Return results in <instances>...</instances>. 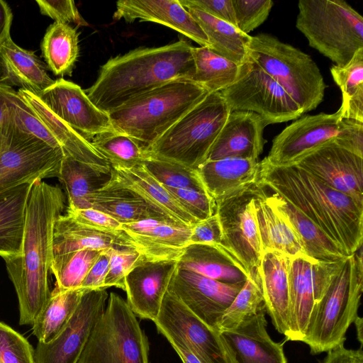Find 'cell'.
Segmentation results:
<instances>
[{
    "mask_svg": "<svg viewBox=\"0 0 363 363\" xmlns=\"http://www.w3.org/2000/svg\"><path fill=\"white\" fill-rule=\"evenodd\" d=\"M65 208L57 186L33 182L26 206L21 254L4 258L18 299L19 324L32 325L51 291L48 275L52 259L53 229Z\"/></svg>",
    "mask_w": 363,
    "mask_h": 363,
    "instance_id": "6da1fadb",
    "label": "cell"
},
{
    "mask_svg": "<svg viewBox=\"0 0 363 363\" xmlns=\"http://www.w3.org/2000/svg\"><path fill=\"white\" fill-rule=\"evenodd\" d=\"M257 184L287 200L316 224L346 257L362 246L363 207L296 164L259 162Z\"/></svg>",
    "mask_w": 363,
    "mask_h": 363,
    "instance_id": "7a4b0ae2",
    "label": "cell"
},
{
    "mask_svg": "<svg viewBox=\"0 0 363 363\" xmlns=\"http://www.w3.org/2000/svg\"><path fill=\"white\" fill-rule=\"evenodd\" d=\"M193 46L184 40L157 48H141L109 59L86 91L91 101L108 113L128 101L173 81H192Z\"/></svg>",
    "mask_w": 363,
    "mask_h": 363,
    "instance_id": "3957f363",
    "label": "cell"
},
{
    "mask_svg": "<svg viewBox=\"0 0 363 363\" xmlns=\"http://www.w3.org/2000/svg\"><path fill=\"white\" fill-rule=\"evenodd\" d=\"M208 94L192 81H173L131 99L108 114L115 131L147 147Z\"/></svg>",
    "mask_w": 363,
    "mask_h": 363,
    "instance_id": "277c9868",
    "label": "cell"
},
{
    "mask_svg": "<svg viewBox=\"0 0 363 363\" xmlns=\"http://www.w3.org/2000/svg\"><path fill=\"white\" fill-rule=\"evenodd\" d=\"M363 290L362 251L347 257L310 315L303 342L313 354L345 342V333L358 315Z\"/></svg>",
    "mask_w": 363,
    "mask_h": 363,
    "instance_id": "5b68a950",
    "label": "cell"
},
{
    "mask_svg": "<svg viewBox=\"0 0 363 363\" xmlns=\"http://www.w3.org/2000/svg\"><path fill=\"white\" fill-rule=\"evenodd\" d=\"M230 112L220 92L209 93L147 151L150 156L197 169L207 160Z\"/></svg>",
    "mask_w": 363,
    "mask_h": 363,
    "instance_id": "8992f818",
    "label": "cell"
},
{
    "mask_svg": "<svg viewBox=\"0 0 363 363\" xmlns=\"http://www.w3.org/2000/svg\"><path fill=\"white\" fill-rule=\"evenodd\" d=\"M296 27L337 66L363 48V17L343 0H300Z\"/></svg>",
    "mask_w": 363,
    "mask_h": 363,
    "instance_id": "52a82bcc",
    "label": "cell"
},
{
    "mask_svg": "<svg viewBox=\"0 0 363 363\" xmlns=\"http://www.w3.org/2000/svg\"><path fill=\"white\" fill-rule=\"evenodd\" d=\"M249 55L293 99L303 113L323 101L325 83L310 55L269 34L251 36Z\"/></svg>",
    "mask_w": 363,
    "mask_h": 363,
    "instance_id": "ba28073f",
    "label": "cell"
},
{
    "mask_svg": "<svg viewBox=\"0 0 363 363\" xmlns=\"http://www.w3.org/2000/svg\"><path fill=\"white\" fill-rule=\"evenodd\" d=\"M363 157V122L333 113L307 115L295 120L273 140L266 159L274 165L292 164L329 142Z\"/></svg>",
    "mask_w": 363,
    "mask_h": 363,
    "instance_id": "9c48e42d",
    "label": "cell"
},
{
    "mask_svg": "<svg viewBox=\"0 0 363 363\" xmlns=\"http://www.w3.org/2000/svg\"><path fill=\"white\" fill-rule=\"evenodd\" d=\"M149 342L127 301L108 295L77 363H149Z\"/></svg>",
    "mask_w": 363,
    "mask_h": 363,
    "instance_id": "30bf717a",
    "label": "cell"
},
{
    "mask_svg": "<svg viewBox=\"0 0 363 363\" xmlns=\"http://www.w3.org/2000/svg\"><path fill=\"white\" fill-rule=\"evenodd\" d=\"M10 118L0 128V191L44 178L59 177L65 157Z\"/></svg>",
    "mask_w": 363,
    "mask_h": 363,
    "instance_id": "8fae6325",
    "label": "cell"
},
{
    "mask_svg": "<svg viewBox=\"0 0 363 363\" xmlns=\"http://www.w3.org/2000/svg\"><path fill=\"white\" fill-rule=\"evenodd\" d=\"M220 94L231 111L255 113L266 125L296 120L303 114L286 91L250 55L240 65L235 82Z\"/></svg>",
    "mask_w": 363,
    "mask_h": 363,
    "instance_id": "7c38bea8",
    "label": "cell"
},
{
    "mask_svg": "<svg viewBox=\"0 0 363 363\" xmlns=\"http://www.w3.org/2000/svg\"><path fill=\"white\" fill-rule=\"evenodd\" d=\"M256 188L257 183L238 194L216 202L223 235L220 245L248 276L259 272L262 254L255 206Z\"/></svg>",
    "mask_w": 363,
    "mask_h": 363,
    "instance_id": "4fadbf2b",
    "label": "cell"
},
{
    "mask_svg": "<svg viewBox=\"0 0 363 363\" xmlns=\"http://www.w3.org/2000/svg\"><path fill=\"white\" fill-rule=\"evenodd\" d=\"M154 323L169 342L184 345L202 363H231L220 332L205 324L169 290Z\"/></svg>",
    "mask_w": 363,
    "mask_h": 363,
    "instance_id": "5bb4252c",
    "label": "cell"
},
{
    "mask_svg": "<svg viewBox=\"0 0 363 363\" xmlns=\"http://www.w3.org/2000/svg\"><path fill=\"white\" fill-rule=\"evenodd\" d=\"M108 298L104 289L85 291L73 315L56 337L48 343L38 342L35 363H77Z\"/></svg>",
    "mask_w": 363,
    "mask_h": 363,
    "instance_id": "9a60e30c",
    "label": "cell"
},
{
    "mask_svg": "<svg viewBox=\"0 0 363 363\" xmlns=\"http://www.w3.org/2000/svg\"><path fill=\"white\" fill-rule=\"evenodd\" d=\"M296 164L363 207V157L329 142L300 157Z\"/></svg>",
    "mask_w": 363,
    "mask_h": 363,
    "instance_id": "2e32d148",
    "label": "cell"
},
{
    "mask_svg": "<svg viewBox=\"0 0 363 363\" xmlns=\"http://www.w3.org/2000/svg\"><path fill=\"white\" fill-rule=\"evenodd\" d=\"M38 97L54 114L88 140L99 134L115 131L108 114L98 108L75 83L60 78Z\"/></svg>",
    "mask_w": 363,
    "mask_h": 363,
    "instance_id": "e0dca14e",
    "label": "cell"
},
{
    "mask_svg": "<svg viewBox=\"0 0 363 363\" xmlns=\"http://www.w3.org/2000/svg\"><path fill=\"white\" fill-rule=\"evenodd\" d=\"M242 286L225 284L177 267L168 290L205 324L217 330L221 316Z\"/></svg>",
    "mask_w": 363,
    "mask_h": 363,
    "instance_id": "ac0fdd59",
    "label": "cell"
},
{
    "mask_svg": "<svg viewBox=\"0 0 363 363\" xmlns=\"http://www.w3.org/2000/svg\"><path fill=\"white\" fill-rule=\"evenodd\" d=\"M177 267L174 260H145L125 277L126 301L136 317L155 321Z\"/></svg>",
    "mask_w": 363,
    "mask_h": 363,
    "instance_id": "d6986e66",
    "label": "cell"
},
{
    "mask_svg": "<svg viewBox=\"0 0 363 363\" xmlns=\"http://www.w3.org/2000/svg\"><path fill=\"white\" fill-rule=\"evenodd\" d=\"M266 308L246 319L238 327L220 332L231 363H287L283 342L269 337Z\"/></svg>",
    "mask_w": 363,
    "mask_h": 363,
    "instance_id": "ffe728a7",
    "label": "cell"
},
{
    "mask_svg": "<svg viewBox=\"0 0 363 363\" xmlns=\"http://www.w3.org/2000/svg\"><path fill=\"white\" fill-rule=\"evenodd\" d=\"M114 20L151 21L177 30L201 46L209 47L205 33L179 0H121Z\"/></svg>",
    "mask_w": 363,
    "mask_h": 363,
    "instance_id": "44dd1931",
    "label": "cell"
},
{
    "mask_svg": "<svg viewBox=\"0 0 363 363\" xmlns=\"http://www.w3.org/2000/svg\"><path fill=\"white\" fill-rule=\"evenodd\" d=\"M267 126L258 114L245 111H233L216 138L207 160L226 157L258 160L266 140Z\"/></svg>",
    "mask_w": 363,
    "mask_h": 363,
    "instance_id": "7402d4cb",
    "label": "cell"
},
{
    "mask_svg": "<svg viewBox=\"0 0 363 363\" xmlns=\"http://www.w3.org/2000/svg\"><path fill=\"white\" fill-rule=\"evenodd\" d=\"M259 169L258 160L226 157L206 160L197 171L206 192L216 202L256 184Z\"/></svg>",
    "mask_w": 363,
    "mask_h": 363,
    "instance_id": "603a6c76",
    "label": "cell"
},
{
    "mask_svg": "<svg viewBox=\"0 0 363 363\" xmlns=\"http://www.w3.org/2000/svg\"><path fill=\"white\" fill-rule=\"evenodd\" d=\"M108 181L134 193L177 223L191 226L199 222L177 203L163 185L149 174L143 164L131 168L111 167Z\"/></svg>",
    "mask_w": 363,
    "mask_h": 363,
    "instance_id": "cb8c5ba5",
    "label": "cell"
},
{
    "mask_svg": "<svg viewBox=\"0 0 363 363\" xmlns=\"http://www.w3.org/2000/svg\"><path fill=\"white\" fill-rule=\"evenodd\" d=\"M17 93L30 106L63 150L65 155L111 174L108 162L94 148L91 142L54 114L33 94L19 89Z\"/></svg>",
    "mask_w": 363,
    "mask_h": 363,
    "instance_id": "d4e9b609",
    "label": "cell"
},
{
    "mask_svg": "<svg viewBox=\"0 0 363 363\" xmlns=\"http://www.w3.org/2000/svg\"><path fill=\"white\" fill-rule=\"evenodd\" d=\"M289 259L280 252L267 250L259 267L266 311L276 330L284 336L289 328Z\"/></svg>",
    "mask_w": 363,
    "mask_h": 363,
    "instance_id": "484cf974",
    "label": "cell"
},
{
    "mask_svg": "<svg viewBox=\"0 0 363 363\" xmlns=\"http://www.w3.org/2000/svg\"><path fill=\"white\" fill-rule=\"evenodd\" d=\"M306 256L290 258L289 264V328L286 340L302 341L315 304L313 266Z\"/></svg>",
    "mask_w": 363,
    "mask_h": 363,
    "instance_id": "4316f807",
    "label": "cell"
},
{
    "mask_svg": "<svg viewBox=\"0 0 363 363\" xmlns=\"http://www.w3.org/2000/svg\"><path fill=\"white\" fill-rule=\"evenodd\" d=\"M0 65L4 85L18 86L37 96L55 81L46 64L34 52L16 45L11 35L0 45Z\"/></svg>",
    "mask_w": 363,
    "mask_h": 363,
    "instance_id": "83f0119b",
    "label": "cell"
},
{
    "mask_svg": "<svg viewBox=\"0 0 363 363\" xmlns=\"http://www.w3.org/2000/svg\"><path fill=\"white\" fill-rule=\"evenodd\" d=\"M177 267L233 285H244L248 275L220 245L189 244L177 260Z\"/></svg>",
    "mask_w": 363,
    "mask_h": 363,
    "instance_id": "f1b7e54d",
    "label": "cell"
},
{
    "mask_svg": "<svg viewBox=\"0 0 363 363\" xmlns=\"http://www.w3.org/2000/svg\"><path fill=\"white\" fill-rule=\"evenodd\" d=\"M133 248L128 237L103 232L82 224L68 213L56 220L52 237V259L84 249Z\"/></svg>",
    "mask_w": 363,
    "mask_h": 363,
    "instance_id": "f546056e",
    "label": "cell"
},
{
    "mask_svg": "<svg viewBox=\"0 0 363 363\" xmlns=\"http://www.w3.org/2000/svg\"><path fill=\"white\" fill-rule=\"evenodd\" d=\"M267 198L286 219L296 235L305 255L315 262H337L346 257L316 224L284 198L273 193Z\"/></svg>",
    "mask_w": 363,
    "mask_h": 363,
    "instance_id": "4dcf8cb0",
    "label": "cell"
},
{
    "mask_svg": "<svg viewBox=\"0 0 363 363\" xmlns=\"http://www.w3.org/2000/svg\"><path fill=\"white\" fill-rule=\"evenodd\" d=\"M192 226L168 221L138 231L124 232L148 261H177L189 244Z\"/></svg>",
    "mask_w": 363,
    "mask_h": 363,
    "instance_id": "1f68e13d",
    "label": "cell"
},
{
    "mask_svg": "<svg viewBox=\"0 0 363 363\" xmlns=\"http://www.w3.org/2000/svg\"><path fill=\"white\" fill-rule=\"evenodd\" d=\"M255 206L262 252L273 250L289 258L306 256L291 226L269 203L266 191L257 184Z\"/></svg>",
    "mask_w": 363,
    "mask_h": 363,
    "instance_id": "d6a6232c",
    "label": "cell"
},
{
    "mask_svg": "<svg viewBox=\"0 0 363 363\" xmlns=\"http://www.w3.org/2000/svg\"><path fill=\"white\" fill-rule=\"evenodd\" d=\"M33 182L0 191V256L21 254L26 206Z\"/></svg>",
    "mask_w": 363,
    "mask_h": 363,
    "instance_id": "836d02e7",
    "label": "cell"
},
{
    "mask_svg": "<svg viewBox=\"0 0 363 363\" xmlns=\"http://www.w3.org/2000/svg\"><path fill=\"white\" fill-rule=\"evenodd\" d=\"M202 28L209 42V48L238 65L249 57V34L234 26L188 4H182Z\"/></svg>",
    "mask_w": 363,
    "mask_h": 363,
    "instance_id": "e575fe53",
    "label": "cell"
},
{
    "mask_svg": "<svg viewBox=\"0 0 363 363\" xmlns=\"http://www.w3.org/2000/svg\"><path fill=\"white\" fill-rule=\"evenodd\" d=\"M90 201L92 208L108 214L121 224L152 218H169L134 193L109 181L92 194Z\"/></svg>",
    "mask_w": 363,
    "mask_h": 363,
    "instance_id": "d590c367",
    "label": "cell"
},
{
    "mask_svg": "<svg viewBox=\"0 0 363 363\" xmlns=\"http://www.w3.org/2000/svg\"><path fill=\"white\" fill-rule=\"evenodd\" d=\"M110 177L111 174H106L90 165L65 155L58 178L67 192V209L91 208V196L102 188Z\"/></svg>",
    "mask_w": 363,
    "mask_h": 363,
    "instance_id": "8d00e7d4",
    "label": "cell"
},
{
    "mask_svg": "<svg viewBox=\"0 0 363 363\" xmlns=\"http://www.w3.org/2000/svg\"><path fill=\"white\" fill-rule=\"evenodd\" d=\"M86 291L82 287L69 290L55 287L32 325L33 334L38 342L48 343L56 337L73 315Z\"/></svg>",
    "mask_w": 363,
    "mask_h": 363,
    "instance_id": "74e56055",
    "label": "cell"
},
{
    "mask_svg": "<svg viewBox=\"0 0 363 363\" xmlns=\"http://www.w3.org/2000/svg\"><path fill=\"white\" fill-rule=\"evenodd\" d=\"M79 34L67 23H53L41 43L48 68L56 76L71 75L79 56Z\"/></svg>",
    "mask_w": 363,
    "mask_h": 363,
    "instance_id": "f35d334b",
    "label": "cell"
},
{
    "mask_svg": "<svg viewBox=\"0 0 363 363\" xmlns=\"http://www.w3.org/2000/svg\"><path fill=\"white\" fill-rule=\"evenodd\" d=\"M195 74L192 82L208 93L220 92L236 80L240 65L213 51L208 46L192 48Z\"/></svg>",
    "mask_w": 363,
    "mask_h": 363,
    "instance_id": "ab89813d",
    "label": "cell"
},
{
    "mask_svg": "<svg viewBox=\"0 0 363 363\" xmlns=\"http://www.w3.org/2000/svg\"><path fill=\"white\" fill-rule=\"evenodd\" d=\"M330 72L342 91V117L363 122V48L345 65L332 66Z\"/></svg>",
    "mask_w": 363,
    "mask_h": 363,
    "instance_id": "60d3db41",
    "label": "cell"
},
{
    "mask_svg": "<svg viewBox=\"0 0 363 363\" xmlns=\"http://www.w3.org/2000/svg\"><path fill=\"white\" fill-rule=\"evenodd\" d=\"M90 142L111 167L131 168L142 164L149 156L145 146L116 131L96 135Z\"/></svg>",
    "mask_w": 363,
    "mask_h": 363,
    "instance_id": "b9f144b4",
    "label": "cell"
},
{
    "mask_svg": "<svg viewBox=\"0 0 363 363\" xmlns=\"http://www.w3.org/2000/svg\"><path fill=\"white\" fill-rule=\"evenodd\" d=\"M262 308H266L258 272L248 276L244 285L221 316L217 330L220 333L232 330Z\"/></svg>",
    "mask_w": 363,
    "mask_h": 363,
    "instance_id": "7bdbcfd3",
    "label": "cell"
},
{
    "mask_svg": "<svg viewBox=\"0 0 363 363\" xmlns=\"http://www.w3.org/2000/svg\"><path fill=\"white\" fill-rule=\"evenodd\" d=\"M102 250L84 249L53 258L50 272L55 277V287L60 290L80 288Z\"/></svg>",
    "mask_w": 363,
    "mask_h": 363,
    "instance_id": "ee69618b",
    "label": "cell"
},
{
    "mask_svg": "<svg viewBox=\"0 0 363 363\" xmlns=\"http://www.w3.org/2000/svg\"><path fill=\"white\" fill-rule=\"evenodd\" d=\"M142 164L163 186L206 192L197 169L150 155Z\"/></svg>",
    "mask_w": 363,
    "mask_h": 363,
    "instance_id": "f6af8a7d",
    "label": "cell"
},
{
    "mask_svg": "<svg viewBox=\"0 0 363 363\" xmlns=\"http://www.w3.org/2000/svg\"><path fill=\"white\" fill-rule=\"evenodd\" d=\"M109 268L104 280V288L114 286L124 291L125 278L137 265L146 260L135 249L111 247Z\"/></svg>",
    "mask_w": 363,
    "mask_h": 363,
    "instance_id": "bcb514c9",
    "label": "cell"
},
{
    "mask_svg": "<svg viewBox=\"0 0 363 363\" xmlns=\"http://www.w3.org/2000/svg\"><path fill=\"white\" fill-rule=\"evenodd\" d=\"M0 363H35L34 350L20 333L0 322Z\"/></svg>",
    "mask_w": 363,
    "mask_h": 363,
    "instance_id": "7dc6e473",
    "label": "cell"
},
{
    "mask_svg": "<svg viewBox=\"0 0 363 363\" xmlns=\"http://www.w3.org/2000/svg\"><path fill=\"white\" fill-rule=\"evenodd\" d=\"M164 186L177 203L197 221L205 220L216 213V201L206 192L191 189Z\"/></svg>",
    "mask_w": 363,
    "mask_h": 363,
    "instance_id": "c3c4849f",
    "label": "cell"
},
{
    "mask_svg": "<svg viewBox=\"0 0 363 363\" xmlns=\"http://www.w3.org/2000/svg\"><path fill=\"white\" fill-rule=\"evenodd\" d=\"M237 28L248 34L267 18L273 6L272 0H232Z\"/></svg>",
    "mask_w": 363,
    "mask_h": 363,
    "instance_id": "681fc988",
    "label": "cell"
},
{
    "mask_svg": "<svg viewBox=\"0 0 363 363\" xmlns=\"http://www.w3.org/2000/svg\"><path fill=\"white\" fill-rule=\"evenodd\" d=\"M40 11L56 23H75L80 26H87L81 17L74 1L72 0H37Z\"/></svg>",
    "mask_w": 363,
    "mask_h": 363,
    "instance_id": "f907efd6",
    "label": "cell"
},
{
    "mask_svg": "<svg viewBox=\"0 0 363 363\" xmlns=\"http://www.w3.org/2000/svg\"><path fill=\"white\" fill-rule=\"evenodd\" d=\"M67 213L78 222L96 230L115 235H123L121 224L108 214L94 208L67 209Z\"/></svg>",
    "mask_w": 363,
    "mask_h": 363,
    "instance_id": "816d5d0a",
    "label": "cell"
},
{
    "mask_svg": "<svg viewBox=\"0 0 363 363\" xmlns=\"http://www.w3.org/2000/svg\"><path fill=\"white\" fill-rule=\"evenodd\" d=\"M347 258L337 262H317L313 266L314 296L318 303L327 291Z\"/></svg>",
    "mask_w": 363,
    "mask_h": 363,
    "instance_id": "f5cc1de1",
    "label": "cell"
},
{
    "mask_svg": "<svg viewBox=\"0 0 363 363\" xmlns=\"http://www.w3.org/2000/svg\"><path fill=\"white\" fill-rule=\"evenodd\" d=\"M223 235L218 216L215 213L211 217L192 226L189 244L220 245Z\"/></svg>",
    "mask_w": 363,
    "mask_h": 363,
    "instance_id": "db71d44e",
    "label": "cell"
},
{
    "mask_svg": "<svg viewBox=\"0 0 363 363\" xmlns=\"http://www.w3.org/2000/svg\"><path fill=\"white\" fill-rule=\"evenodd\" d=\"M181 4L195 6L237 28L232 0H179Z\"/></svg>",
    "mask_w": 363,
    "mask_h": 363,
    "instance_id": "11a10c76",
    "label": "cell"
},
{
    "mask_svg": "<svg viewBox=\"0 0 363 363\" xmlns=\"http://www.w3.org/2000/svg\"><path fill=\"white\" fill-rule=\"evenodd\" d=\"M110 248L102 250L82 281V288L87 290L106 289L104 288V280L109 268Z\"/></svg>",
    "mask_w": 363,
    "mask_h": 363,
    "instance_id": "9f6ffc18",
    "label": "cell"
},
{
    "mask_svg": "<svg viewBox=\"0 0 363 363\" xmlns=\"http://www.w3.org/2000/svg\"><path fill=\"white\" fill-rule=\"evenodd\" d=\"M342 342L329 350L322 363H363V351L360 347L358 350L347 349Z\"/></svg>",
    "mask_w": 363,
    "mask_h": 363,
    "instance_id": "6f0895ef",
    "label": "cell"
},
{
    "mask_svg": "<svg viewBox=\"0 0 363 363\" xmlns=\"http://www.w3.org/2000/svg\"><path fill=\"white\" fill-rule=\"evenodd\" d=\"M13 13L9 4L0 0V45L10 36Z\"/></svg>",
    "mask_w": 363,
    "mask_h": 363,
    "instance_id": "680465c9",
    "label": "cell"
},
{
    "mask_svg": "<svg viewBox=\"0 0 363 363\" xmlns=\"http://www.w3.org/2000/svg\"><path fill=\"white\" fill-rule=\"evenodd\" d=\"M11 87L0 84V128L9 118L10 106L8 92Z\"/></svg>",
    "mask_w": 363,
    "mask_h": 363,
    "instance_id": "91938a15",
    "label": "cell"
},
{
    "mask_svg": "<svg viewBox=\"0 0 363 363\" xmlns=\"http://www.w3.org/2000/svg\"><path fill=\"white\" fill-rule=\"evenodd\" d=\"M183 363H202V362L188 348L179 343L169 342Z\"/></svg>",
    "mask_w": 363,
    "mask_h": 363,
    "instance_id": "94428289",
    "label": "cell"
},
{
    "mask_svg": "<svg viewBox=\"0 0 363 363\" xmlns=\"http://www.w3.org/2000/svg\"><path fill=\"white\" fill-rule=\"evenodd\" d=\"M356 332H357V340L360 342V347H362L363 344V319L362 318L357 315L354 322Z\"/></svg>",
    "mask_w": 363,
    "mask_h": 363,
    "instance_id": "6125c7cd",
    "label": "cell"
},
{
    "mask_svg": "<svg viewBox=\"0 0 363 363\" xmlns=\"http://www.w3.org/2000/svg\"><path fill=\"white\" fill-rule=\"evenodd\" d=\"M0 84L4 85V72H3V69H2L1 65H0Z\"/></svg>",
    "mask_w": 363,
    "mask_h": 363,
    "instance_id": "be15d7a7",
    "label": "cell"
}]
</instances>
